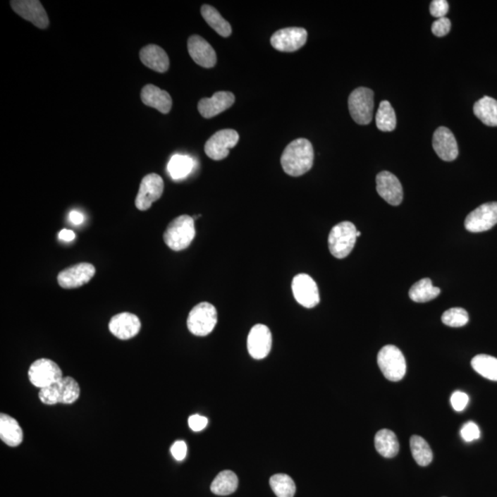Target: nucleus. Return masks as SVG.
Returning <instances> with one entry per match:
<instances>
[{"label":"nucleus","mask_w":497,"mask_h":497,"mask_svg":"<svg viewBox=\"0 0 497 497\" xmlns=\"http://www.w3.org/2000/svg\"><path fill=\"white\" fill-rule=\"evenodd\" d=\"M441 288L434 287L429 278L421 279L410 288L409 297L417 303L429 302L439 296Z\"/></svg>","instance_id":"obj_27"},{"label":"nucleus","mask_w":497,"mask_h":497,"mask_svg":"<svg viewBox=\"0 0 497 497\" xmlns=\"http://www.w3.org/2000/svg\"><path fill=\"white\" fill-rule=\"evenodd\" d=\"M171 453L174 459L178 462H182L188 455V445L185 441H178L171 448Z\"/></svg>","instance_id":"obj_41"},{"label":"nucleus","mask_w":497,"mask_h":497,"mask_svg":"<svg viewBox=\"0 0 497 497\" xmlns=\"http://www.w3.org/2000/svg\"><path fill=\"white\" fill-rule=\"evenodd\" d=\"M164 183L158 174L150 173L141 180L140 191L135 198V207L140 211H146L152 204L159 200L164 194Z\"/></svg>","instance_id":"obj_10"},{"label":"nucleus","mask_w":497,"mask_h":497,"mask_svg":"<svg viewBox=\"0 0 497 497\" xmlns=\"http://www.w3.org/2000/svg\"><path fill=\"white\" fill-rule=\"evenodd\" d=\"M451 28V23L448 18H441L436 20L432 24V32L438 37H443L450 32Z\"/></svg>","instance_id":"obj_39"},{"label":"nucleus","mask_w":497,"mask_h":497,"mask_svg":"<svg viewBox=\"0 0 497 497\" xmlns=\"http://www.w3.org/2000/svg\"><path fill=\"white\" fill-rule=\"evenodd\" d=\"M376 192L391 206H399L403 202V191L399 179L390 173L381 171L376 178Z\"/></svg>","instance_id":"obj_16"},{"label":"nucleus","mask_w":497,"mask_h":497,"mask_svg":"<svg viewBox=\"0 0 497 497\" xmlns=\"http://www.w3.org/2000/svg\"><path fill=\"white\" fill-rule=\"evenodd\" d=\"M239 138V134L233 129H223L207 140L204 152L214 161H221L230 154V149L236 146Z\"/></svg>","instance_id":"obj_9"},{"label":"nucleus","mask_w":497,"mask_h":497,"mask_svg":"<svg viewBox=\"0 0 497 497\" xmlns=\"http://www.w3.org/2000/svg\"><path fill=\"white\" fill-rule=\"evenodd\" d=\"M12 10L24 20L32 23L39 29H47L49 19L43 5L37 0H13L11 2Z\"/></svg>","instance_id":"obj_14"},{"label":"nucleus","mask_w":497,"mask_h":497,"mask_svg":"<svg viewBox=\"0 0 497 497\" xmlns=\"http://www.w3.org/2000/svg\"><path fill=\"white\" fill-rule=\"evenodd\" d=\"M375 448L382 457L393 458L399 453L400 445L393 431L382 429L376 434Z\"/></svg>","instance_id":"obj_24"},{"label":"nucleus","mask_w":497,"mask_h":497,"mask_svg":"<svg viewBox=\"0 0 497 497\" xmlns=\"http://www.w3.org/2000/svg\"><path fill=\"white\" fill-rule=\"evenodd\" d=\"M195 237V219L183 215L174 219L164 232V243L173 251L188 248Z\"/></svg>","instance_id":"obj_2"},{"label":"nucleus","mask_w":497,"mask_h":497,"mask_svg":"<svg viewBox=\"0 0 497 497\" xmlns=\"http://www.w3.org/2000/svg\"><path fill=\"white\" fill-rule=\"evenodd\" d=\"M141 329V321L137 315L122 312L114 315L109 322V330L114 336L128 340L137 336Z\"/></svg>","instance_id":"obj_17"},{"label":"nucleus","mask_w":497,"mask_h":497,"mask_svg":"<svg viewBox=\"0 0 497 497\" xmlns=\"http://www.w3.org/2000/svg\"><path fill=\"white\" fill-rule=\"evenodd\" d=\"M376 128L382 132L393 131L396 128L397 120L395 111L388 101H384L379 104L376 113Z\"/></svg>","instance_id":"obj_32"},{"label":"nucleus","mask_w":497,"mask_h":497,"mask_svg":"<svg viewBox=\"0 0 497 497\" xmlns=\"http://www.w3.org/2000/svg\"><path fill=\"white\" fill-rule=\"evenodd\" d=\"M59 237L60 240H64V242H72L76 238V234L72 231L62 230L59 232Z\"/></svg>","instance_id":"obj_44"},{"label":"nucleus","mask_w":497,"mask_h":497,"mask_svg":"<svg viewBox=\"0 0 497 497\" xmlns=\"http://www.w3.org/2000/svg\"><path fill=\"white\" fill-rule=\"evenodd\" d=\"M269 483L277 497H293L296 493V484L288 474L273 475Z\"/></svg>","instance_id":"obj_34"},{"label":"nucleus","mask_w":497,"mask_h":497,"mask_svg":"<svg viewBox=\"0 0 497 497\" xmlns=\"http://www.w3.org/2000/svg\"><path fill=\"white\" fill-rule=\"evenodd\" d=\"M349 111L358 125H369L372 121L374 111V92L369 88H357L348 99Z\"/></svg>","instance_id":"obj_5"},{"label":"nucleus","mask_w":497,"mask_h":497,"mask_svg":"<svg viewBox=\"0 0 497 497\" xmlns=\"http://www.w3.org/2000/svg\"><path fill=\"white\" fill-rule=\"evenodd\" d=\"M141 62L147 68L159 73L168 71L170 60L167 53L156 44H149L141 49L140 53Z\"/></svg>","instance_id":"obj_22"},{"label":"nucleus","mask_w":497,"mask_h":497,"mask_svg":"<svg viewBox=\"0 0 497 497\" xmlns=\"http://www.w3.org/2000/svg\"><path fill=\"white\" fill-rule=\"evenodd\" d=\"M141 101L147 106L154 108L161 113H170L173 106V99L166 90H162L158 87L149 84L141 90Z\"/></svg>","instance_id":"obj_21"},{"label":"nucleus","mask_w":497,"mask_h":497,"mask_svg":"<svg viewBox=\"0 0 497 497\" xmlns=\"http://www.w3.org/2000/svg\"><path fill=\"white\" fill-rule=\"evenodd\" d=\"M0 438L8 447L15 448L22 444L23 441L22 427L11 415H0Z\"/></svg>","instance_id":"obj_23"},{"label":"nucleus","mask_w":497,"mask_h":497,"mask_svg":"<svg viewBox=\"0 0 497 497\" xmlns=\"http://www.w3.org/2000/svg\"><path fill=\"white\" fill-rule=\"evenodd\" d=\"M69 221L74 225H80L84 222V216L78 211L73 210L69 213Z\"/></svg>","instance_id":"obj_43"},{"label":"nucleus","mask_w":497,"mask_h":497,"mask_svg":"<svg viewBox=\"0 0 497 497\" xmlns=\"http://www.w3.org/2000/svg\"><path fill=\"white\" fill-rule=\"evenodd\" d=\"M433 147L436 154L445 161H453L459 155V149L453 133L441 126L433 135Z\"/></svg>","instance_id":"obj_18"},{"label":"nucleus","mask_w":497,"mask_h":497,"mask_svg":"<svg viewBox=\"0 0 497 497\" xmlns=\"http://www.w3.org/2000/svg\"><path fill=\"white\" fill-rule=\"evenodd\" d=\"M239 486V480L233 472L223 471L216 475L211 484L210 489L216 496H228L233 493Z\"/></svg>","instance_id":"obj_28"},{"label":"nucleus","mask_w":497,"mask_h":497,"mask_svg":"<svg viewBox=\"0 0 497 497\" xmlns=\"http://www.w3.org/2000/svg\"><path fill=\"white\" fill-rule=\"evenodd\" d=\"M249 354L254 360H264L272 348V333L266 325L256 324L247 339Z\"/></svg>","instance_id":"obj_15"},{"label":"nucleus","mask_w":497,"mask_h":497,"mask_svg":"<svg viewBox=\"0 0 497 497\" xmlns=\"http://www.w3.org/2000/svg\"><path fill=\"white\" fill-rule=\"evenodd\" d=\"M235 102V96L230 92H218L211 98L202 99L198 102V111L204 118H212L228 110Z\"/></svg>","instance_id":"obj_19"},{"label":"nucleus","mask_w":497,"mask_h":497,"mask_svg":"<svg viewBox=\"0 0 497 497\" xmlns=\"http://www.w3.org/2000/svg\"><path fill=\"white\" fill-rule=\"evenodd\" d=\"M59 390V403L72 405L80 395V385L71 376H64L57 382Z\"/></svg>","instance_id":"obj_33"},{"label":"nucleus","mask_w":497,"mask_h":497,"mask_svg":"<svg viewBox=\"0 0 497 497\" xmlns=\"http://www.w3.org/2000/svg\"><path fill=\"white\" fill-rule=\"evenodd\" d=\"M95 267L92 264L80 263L61 271L57 276L60 287L73 289L82 287L95 275Z\"/></svg>","instance_id":"obj_13"},{"label":"nucleus","mask_w":497,"mask_h":497,"mask_svg":"<svg viewBox=\"0 0 497 497\" xmlns=\"http://www.w3.org/2000/svg\"><path fill=\"white\" fill-rule=\"evenodd\" d=\"M188 52L197 65L211 68L216 64V54L214 48L199 35L188 39Z\"/></svg>","instance_id":"obj_20"},{"label":"nucleus","mask_w":497,"mask_h":497,"mask_svg":"<svg viewBox=\"0 0 497 497\" xmlns=\"http://www.w3.org/2000/svg\"><path fill=\"white\" fill-rule=\"evenodd\" d=\"M474 113L478 119L488 126H497V101L488 96L475 102Z\"/></svg>","instance_id":"obj_25"},{"label":"nucleus","mask_w":497,"mask_h":497,"mask_svg":"<svg viewBox=\"0 0 497 497\" xmlns=\"http://www.w3.org/2000/svg\"><path fill=\"white\" fill-rule=\"evenodd\" d=\"M410 448L415 462L420 466L429 465L433 460V453L429 443L422 436H412L410 439Z\"/></svg>","instance_id":"obj_31"},{"label":"nucleus","mask_w":497,"mask_h":497,"mask_svg":"<svg viewBox=\"0 0 497 497\" xmlns=\"http://www.w3.org/2000/svg\"><path fill=\"white\" fill-rule=\"evenodd\" d=\"M188 424L190 429L192 431L200 432V431L206 429L207 424H209V420H207V417H202V415H194L189 417Z\"/></svg>","instance_id":"obj_42"},{"label":"nucleus","mask_w":497,"mask_h":497,"mask_svg":"<svg viewBox=\"0 0 497 497\" xmlns=\"http://www.w3.org/2000/svg\"><path fill=\"white\" fill-rule=\"evenodd\" d=\"M460 435H462V438L466 442L474 441L476 439L480 438V429H479L474 422H467L466 424H463L462 430H460Z\"/></svg>","instance_id":"obj_37"},{"label":"nucleus","mask_w":497,"mask_h":497,"mask_svg":"<svg viewBox=\"0 0 497 497\" xmlns=\"http://www.w3.org/2000/svg\"><path fill=\"white\" fill-rule=\"evenodd\" d=\"M39 399L47 405H55L59 403V390L57 382L50 386L41 388L39 391Z\"/></svg>","instance_id":"obj_36"},{"label":"nucleus","mask_w":497,"mask_h":497,"mask_svg":"<svg viewBox=\"0 0 497 497\" xmlns=\"http://www.w3.org/2000/svg\"><path fill=\"white\" fill-rule=\"evenodd\" d=\"M194 159L188 155L176 154L171 157L168 164V173L173 180H182L188 177L194 168Z\"/></svg>","instance_id":"obj_29"},{"label":"nucleus","mask_w":497,"mask_h":497,"mask_svg":"<svg viewBox=\"0 0 497 497\" xmlns=\"http://www.w3.org/2000/svg\"><path fill=\"white\" fill-rule=\"evenodd\" d=\"M357 228L353 223L343 221L334 226L328 238L331 255L337 259L348 257L357 243Z\"/></svg>","instance_id":"obj_3"},{"label":"nucleus","mask_w":497,"mask_h":497,"mask_svg":"<svg viewBox=\"0 0 497 497\" xmlns=\"http://www.w3.org/2000/svg\"><path fill=\"white\" fill-rule=\"evenodd\" d=\"M450 403L455 411L462 412L468 405L469 396L465 393H462V391H455L451 395Z\"/></svg>","instance_id":"obj_40"},{"label":"nucleus","mask_w":497,"mask_h":497,"mask_svg":"<svg viewBox=\"0 0 497 497\" xmlns=\"http://www.w3.org/2000/svg\"><path fill=\"white\" fill-rule=\"evenodd\" d=\"M308 32L300 27L279 30L271 37V44L280 52H295L306 44Z\"/></svg>","instance_id":"obj_12"},{"label":"nucleus","mask_w":497,"mask_h":497,"mask_svg":"<svg viewBox=\"0 0 497 497\" xmlns=\"http://www.w3.org/2000/svg\"><path fill=\"white\" fill-rule=\"evenodd\" d=\"M472 367L479 375L497 381V358L488 355H478L472 358Z\"/></svg>","instance_id":"obj_30"},{"label":"nucleus","mask_w":497,"mask_h":497,"mask_svg":"<svg viewBox=\"0 0 497 497\" xmlns=\"http://www.w3.org/2000/svg\"><path fill=\"white\" fill-rule=\"evenodd\" d=\"M497 224V202L481 204L467 216L464 226L467 231L479 233L491 230Z\"/></svg>","instance_id":"obj_8"},{"label":"nucleus","mask_w":497,"mask_h":497,"mask_svg":"<svg viewBox=\"0 0 497 497\" xmlns=\"http://www.w3.org/2000/svg\"><path fill=\"white\" fill-rule=\"evenodd\" d=\"M314 161V150L306 138L292 141L281 157L283 170L288 176L297 177L308 173Z\"/></svg>","instance_id":"obj_1"},{"label":"nucleus","mask_w":497,"mask_h":497,"mask_svg":"<svg viewBox=\"0 0 497 497\" xmlns=\"http://www.w3.org/2000/svg\"><path fill=\"white\" fill-rule=\"evenodd\" d=\"M448 8L450 5L446 0H434L430 4V13L436 19H441L448 14Z\"/></svg>","instance_id":"obj_38"},{"label":"nucleus","mask_w":497,"mask_h":497,"mask_svg":"<svg viewBox=\"0 0 497 497\" xmlns=\"http://www.w3.org/2000/svg\"><path fill=\"white\" fill-rule=\"evenodd\" d=\"M360 236H361V232L357 231V237L358 238V237H360Z\"/></svg>","instance_id":"obj_45"},{"label":"nucleus","mask_w":497,"mask_h":497,"mask_svg":"<svg viewBox=\"0 0 497 497\" xmlns=\"http://www.w3.org/2000/svg\"><path fill=\"white\" fill-rule=\"evenodd\" d=\"M201 14L211 28L215 30L219 35L223 36V37H228L231 35V24L212 6H202Z\"/></svg>","instance_id":"obj_26"},{"label":"nucleus","mask_w":497,"mask_h":497,"mask_svg":"<svg viewBox=\"0 0 497 497\" xmlns=\"http://www.w3.org/2000/svg\"><path fill=\"white\" fill-rule=\"evenodd\" d=\"M30 381L33 386L43 388L61 381L63 372L59 364L48 358L35 361L28 372Z\"/></svg>","instance_id":"obj_7"},{"label":"nucleus","mask_w":497,"mask_h":497,"mask_svg":"<svg viewBox=\"0 0 497 497\" xmlns=\"http://www.w3.org/2000/svg\"><path fill=\"white\" fill-rule=\"evenodd\" d=\"M378 364L385 378L399 381L406 374V361L402 351L395 345H385L378 355Z\"/></svg>","instance_id":"obj_6"},{"label":"nucleus","mask_w":497,"mask_h":497,"mask_svg":"<svg viewBox=\"0 0 497 497\" xmlns=\"http://www.w3.org/2000/svg\"><path fill=\"white\" fill-rule=\"evenodd\" d=\"M441 321L443 324L450 327H462L468 324L469 314L462 308H453L443 313Z\"/></svg>","instance_id":"obj_35"},{"label":"nucleus","mask_w":497,"mask_h":497,"mask_svg":"<svg viewBox=\"0 0 497 497\" xmlns=\"http://www.w3.org/2000/svg\"><path fill=\"white\" fill-rule=\"evenodd\" d=\"M218 322V312L209 302L199 303L190 312L188 319V330L197 336H207L212 333Z\"/></svg>","instance_id":"obj_4"},{"label":"nucleus","mask_w":497,"mask_h":497,"mask_svg":"<svg viewBox=\"0 0 497 497\" xmlns=\"http://www.w3.org/2000/svg\"><path fill=\"white\" fill-rule=\"evenodd\" d=\"M292 291L295 300L301 306L312 309L320 303V294L314 280L306 274H300L292 281Z\"/></svg>","instance_id":"obj_11"}]
</instances>
